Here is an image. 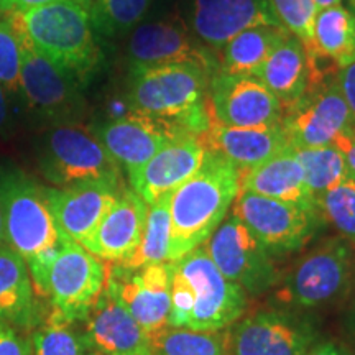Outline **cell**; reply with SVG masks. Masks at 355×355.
Returning a JSON list of instances; mask_svg holds the SVG:
<instances>
[{"label": "cell", "instance_id": "74e56055", "mask_svg": "<svg viewBox=\"0 0 355 355\" xmlns=\"http://www.w3.org/2000/svg\"><path fill=\"white\" fill-rule=\"evenodd\" d=\"M337 84L355 119V61L347 68L337 71Z\"/></svg>", "mask_w": 355, "mask_h": 355}, {"label": "cell", "instance_id": "83f0119b", "mask_svg": "<svg viewBox=\"0 0 355 355\" xmlns=\"http://www.w3.org/2000/svg\"><path fill=\"white\" fill-rule=\"evenodd\" d=\"M314 46L318 55L331 61L337 69L355 61V13L334 6L318 12L314 21Z\"/></svg>", "mask_w": 355, "mask_h": 355}, {"label": "cell", "instance_id": "5bb4252c", "mask_svg": "<svg viewBox=\"0 0 355 355\" xmlns=\"http://www.w3.org/2000/svg\"><path fill=\"white\" fill-rule=\"evenodd\" d=\"M105 286L148 336L168 326L171 306L168 261L146 265L139 270L107 263Z\"/></svg>", "mask_w": 355, "mask_h": 355}, {"label": "cell", "instance_id": "4fadbf2b", "mask_svg": "<svg viewBox=\"0 0 355 355\" xmlns=\"http://www.w3.org/2000/svg\"><path fill=\"white\" fill-rule=\"evenodd\" d=\"M19 30L21 37L20 92L24 94L26 104L38 115L55 122L56 125L74 123L86 105L79 91V83L37 51L20 26Z\"/></svg>", "mask_w": 355, "mask_h": 355}, {"label": "cell", "instance_id": "5b68a950", "mask_svg": "<svg viewBox=\"0 0 355 355\" xmlns=\"http://www.w3.org/2000/svg\"><path fill=\"white\" fill-rule=\"evenodd\" d=\"M12 15L37 51L79 84L86 83L101 66L102 53L96 30L87 8L81 3L58 0Z\"/></svg>", "mask_w": 355, "mask_h": 355}, {"label": "cell", "instance_id": "52a82bcc", "mask_svg": "<svg viewBox=\"0 0 355 355\" xmlns=\"http://www.w3.org/2000/svg\"><path fill=\"white\" fill-rule=\"evenodd\" d=\"M354 250L352 243L343 237L326 239L296 261L277 298L303 309L340 300L349 291L355 272Z\"/></svg>", "mask_w": 355, "mask_h": 355}, {"label": "cell", "instance_id": "9c48e42d", "mask_svg": "<svg viewBox=\"0 0 355 355\" xmlns=\"http://www.w3.org/2000/svg\"><path fill=\"white\" fill-rule=\"evenodd\" d=\"M232 216L245 224L272 257L301 250L324 222L314 209L243 191L235 198Z\"/></svg>", "mask_w": 355, "mask_h": 355}, {"label": "cell", "instance_id": "44dd1931", "mask_svg": "<svg viewBox=\"0 0 355 355\" xmlns=\"http://www.w3.org/2000/svg\"><path fill=\"white\" fill-rule=\"evenodd\" d=\"M322 56H311L291 35L278 44L261 66L257 78L277 97L283 109L296 104L311 87L334 76L322 69Z\"/></svg>", "mask_w": 355, "mask_h": 355}, {"label": "cell", "instance_id": "f35d334b", "mask_svg": "<svg viewBox=\"0 0 355 355\" xmlns=\"http://www.w3.org/2000/svg\"><path fill=\"white\" fill-rule=\"evenodd\" d=\"M53 2H58V0H0V15L28 12Z\"/></svg>", "mask_w": 355, "mask_h": 355}, {"label": "cell", "instance_id": "ac0fdd59", "mask_svg": "<svg viewBox=\"0 0 355 355\" xmlns=\"http://www.w3.org/2000/svg\"><path fill=\"white\" fill-rule=\"evenodd\" d=\"M146 216L148 204L132 188H123L91 237L81 245L109 263L125 261L140 245Z\"/></svg>", "mask_w": 355, "mask_h": 355}, {"label": "cell", "instance_id": "60d3db41", "mask_svg": "<svg viewBox=\"0 0 355 355\" xmlns=\"http://www.w3.org/2000/svg\"><path fill=\"white\" fill-rule=\"evenodd\" d=\"M306 355H345L339 347H336L334 344H321L313 350H309Z\"/></svg>", "mask_w": 355, "mask_h": 355}, {"label": "cell", "instance_id": "ab89813d", "mask_svg": "<svg viewBox=\"0 0 355 355\" xmlns=\"http://www.w3.org/2000/svg\"><path fill=\"white\" fill-rule=\"evenodd\" d=\"M334 146L344 155V159L345 163H347L350 175L355 178V137L352 135V130L345 132L343 135L337 137L334 141Z\"/></svg>", "mask_w": 355, "mask_h": 355}, {"label": "cell", "instance_id": "cb8c5ba5", "mask_svg": "<svg viewBox=\"0 0 355 355\" xmlns=\"http://www.w3.org/2000/svg\"><path fill=\"white\" fill-rule=\"evenodd\" d=\"M191 24L202 43L219 50L243 30L278 21L266 0H194Z\"/></svg>", "mask_w": 355, "mask_h": 355}, {"label": "cell", "instance_id": "d4e9b609", "mask_svg": "<svg viewBox=\"0 0 355 355\" xmlns=\"http://www.w3.org/2000/svg\"><path fill=\"white\" fill-rule=\"evenodd\" d=\"M241 191L318 211L304 183L303 166L300 163L298 153L291 145L273 155L261 165L241 173Z\"/></svg>", "mask_w": 355, "mask_h": 355}, {"label": "cell", "instance_id": "9a60e30c", "mask_svg": "<svg viewBox=\"0 0 355 355\" xmlns=\"http://www.w3.org/2000/svg\"><path fill=\"white\" fill-rule=\"evenodd\" d=\"M314 340L309 324L288 313L257 311L235 326L229 337L230 355H306Z\"/></svg>", "mask_w": 355, "mask_h": 355}, {"label": "cell", "instance_id": "4dcf8cb0", "mask_svg": "<svg viewBox=\"0 0 355 355\" xmlns=\"http://www.w3.org/2000/svg\"><path fill=\"white\" fill-rule=\"evenodd\" d=\"M79 322H71L50 309L43 321L32 331L33 355H84L89 344Z\"/></svg>", "mask_w": 355, "mask_h": 355}, {"label": "cell", "instance_id": "8992f818", "mask_svg": "<svg viewBox=\"0 0 355 355\" xmlns=\"http://www.w3.org/2000/svg\"><path fill=\"white\" fill-rule=\"evenodd\" d=\"M40 171L55 188L86 183L122 184V168L110 157L96 132L79 123H61L44 137Z\"/></svg>", "mask_w": 355, "mask_h": 355}, {"label": "cell", "instance_id": "6da1fadb", "mask_svg": "<svg viewBox=\"0 0 355 355\" xmlns=\"http://www.w3.org/2000/svg\"><path fill=\"white\" fill-rule=\"evenodd\" d=\"M170 265V318L168 326L196 331H220L247 309V293L219 272L199 245Z\"/></svg>", "mask_w": 355, "mask_h": 355}, {"label": "cell", "instance_id": "603a6c76", "mask_svg": "<svg viewBox=\"0 0 355 355\" xmlns=\"http://www.w3.org/2000/svg\"><path fill=\"white\" fill-rule=\"evenodd\" d=\"M199 140L204 148L219 153L241 173L261 165L290 146L283 123L265 127H227L209 123V128L199 137Z\"/></svg>", "mask_w": 355, "mask_h": 355}, {"label": "cell", "instance_id": "e0dca14e", "mask_svg": "<svg viewBox=\"0 0 355 355\" xmlns=\"http://www.w3.org/2000/svg\"><path fill=\"white\" fill-rule=\"evenodd\" d=\"M122 189V184L115 183H86L68 188L44 186V194L61 237L83 243Z\"/></svg>", "mask_w": 355, "mask_h": 355}, {"label": "cell", "instance_id": "ee69618b", "mask_svg": "<svg viewBox=\"0 0 355 355\" xmlns=\"http://www.w3.org/2000/svg\"><path fill=\"white\" fill-rule=\"evenodd\" d=\"M354 277H355V272H354ZM350 321H352V327L355 332V282H354V301H352V311H350Z\"/></svg>", "mask_w": 355, "mask_h": 355}, {"label": "cell", "instance_id": "b9f144b4", "mask_svg": "<svg viewBox=\"0 0 355 355\" xmlns=\"http://www.w3.org/2000/svg\"><path fill=\"white\" fill-rule=\"evenodd\" d=\"M7 121V97L6 89L0 86V127Z\"/></svg>", "mask_w": 355, "mask_h": 355}, {"label": "cell", "instance_id": "bcb514c9", "mask_svg": "<svg viewBox=\"0 0 355 355\" xmlns=\"http://www.w3.org/2000/svg\"><path fill=\"white\" fill-rule=\"evenodd\" d=\"M74 2H78V3H81L83 7H86V8H89L91 7V3L94 2V0H74Z\"/></svg>", "mask_w": 355, "mask_h": 355}, {"label": "cell", "instance_id": "4316f807", "mask_svg": "<svg viewBox=\"0 0 355 355\" xmlns=\"http://www.w3.org/2000/svg\"><path fill=\"white\" fill-rule=\"evenodd\" d=\"M279 25H257L247 28L219 48L217 69L230 74L257 76L277 46L288 37Z\"/></svg>", "mask_w": 355, "mask_h": 355}, {"label": "cell", "instance_id": "7c38bea8", "mask_svg": "<svg viewBox=\"0 0 355 355\" xmlns=\"http://www.w3.org/2000/svg\"><path fill=\"white\" fill-rule=\"evenodd\" d=\"M354 122L334 74L311 87L296 104L285 109L282 123L290 145L300 150L334 145L337 137L352 130Z\"/></svg>", "mask_w": 355, "mask_h": 355}, {"label": "cell", "instance_id": "8fae6325", "mask_svg": "<svg viewBox=\"0 0 355 355\" xmlns=\"http://www.w3.org/2000/svg\"><path fill=\"white\" fill-rule=\"evenodd\" d=\"M206 107L211 123L265 127L283 122L285 109L257 76L216 69L207 84Z\"/></svg>", "mask_w": 355, "mask_h": 355}, {"label": "cell", "instance_id": "8d00e7d4", "mask_svg": "<svg viewBox=\"0 0 355 355\" xmlns=\"http://www.w3.org/2000/svg\"><path fill=\"white\" fill-rule=\"evenodd\" d=\"M0 355H33L32 340L25 331L0 321Z\"/></svg>", "mask_w": 355, "mask_h": 355}, {"label": "cell", "instance_id": "3957f363", "mask_svg": "<svg viewBox=\"0 0 355 355\" xmlns=\"http://www.w3.org/2000/svg\"><path fill=\"white\" fill-rule=\"evenodd\" d=\"M209 76L189 64L130 66L128 105L137 114L166 123L176 137H199L209 128L206 107Z\"/></svg>", "mask_w": 355, "mask_h": 355}, {"label": "cell", "instance_id": "277c9868", "mask_svg": "<svg viewBox=\"0 0 355 355\" xmlns=\"http://www.w3.org/2000/svg\"><path fill=\"white\" fill-rule=\"evenodd\" d=\"M0 211L6 245L24 257L35 291L43 298L46 272L63 241L44 186L19 168H0Z\"/></svg>", "mask_w": 355, "mask_h": 355}, {"label": "cell", "instance_id": "7bdbcfd3", "mask_svg": "<svg viewBox=\"0 0 355 355\" xmlns=\"http://www.w3.org/2000/svg\"><path fill=\"white\" fill-rule=\"evenodd\" d=\"M314 2H316L318 10H322V8L340 6V3H343V0H314Z\"/></svg>", "mask_w": 355, "mask_h": 355}, {"label": "cell", "instance_id": "f1b7e54d", "mask_svg": "<svg viewBox=\"0 0 355 355\" xmlns=\"http://www.w3.org/2000/svg\"><path fill=\"white\" fill-rule=\"evenodd\" d=\"M230 332L166 326L148 336L153 355H229Z\"/></svg>", "mask_w": 355, "mask_h": 355}, {"label": "cell", "instance_id": "836d02e7", "mask_svg": "<svg viewBox=\"0 0 355 355\" xmlns=\"http://www.w3.org/2000/svg\"><path fill=\"white\" fill-rule=\"evenodd\" d=\"M148 6L150 0H94L87 12L96 32L112 37L135 28Z\"/></svg>", "mask_w": 355, "mask_h": 355}, {"label": "cell", "instance_id": "f546056e", "mask_svg": "<svg viewBox=\"0 0 355 355\" xmlns=\"http://www.w3.org/2000/svg\"><path fill=\"white\" fill-rule=\"evenodd\" d=\"M170 198H162L152 206H148L144 235L140 245L133 252L130 259L121 261L122 268L139 270L141 266L168 261V245H170L171 217H170Z\"/></svg>", "mask_w": 355, "mask_h": 355}, {"label": "cell", "instance_id": "30bf717a", "mask_svg": "<svg viewBox=\"0 0 355 355\" xmlns=\"http://www.w3.org/2000/svg\"><path fill=\"white\" fill-rule=\"evenodd\" d=\"M204 245L219 272L245 293L259 296L278 283L273 257L235 216L224 219Z\"/></svg>", "mask_w": 355, "mask_h": 355}, {"label": "cell", "instance_id": "c3c4849f", "mask_svg": "<svg viewBox=\"0 0 355 355\" xmlns=\"http://www.w3.org/2000/svg\"><path fill=\"white\" fill-rule=\"evenodd\" d=\"M349 6H350V10L355 13V0H349Z\"/></svg>", "mask_w": 355, "mask_h": 355}, {"label": "cell", "instance_id": "d6a6232c", "mask_svg": "<svg viewBox=\"0 0 355 355\" xmlns=\"http://www.w3.org/2000/svg\"><path fill=\"white\" fill-rule=\"evenodd\" d=\"M321 219L355 248V178L349 175L316 199Z\"/></svg>", "mask_w": 355, "mask_h": 355}, {"label": "cell", "instance_id": "ffe728a7", "mask_svg": "<svg viewBox=\"0 0 355 355\" xmlns=\"http://www.w3.org/2000/svg\"><path fill=\"white\" fill-rule=\"evenodd\" d=\"M96 135L128 176L139 171L155 153L176 137L166 123L133 110L105 122L97 128Z\"/></svg>", "mask_w": 355, "mask_h": 355}, {"label": "cell", "instance_id": "681fc988", "mask_svg": "<svg viewBox=\"0 0 355 355\" xmlns=\"http://www.w3.org/2000/svg\"><path fill=\"white\" fill-rule=\"evenodd\" d=\"M352 135L355 137V122H354V127H352Z\"/></svg>", "mask_w": 355, "mask_h": 355}, {"label": "cell", "instance_id": "ba28073f", "mask_svg": "<svg viewBox=\"0 0 355 355\" xmlns=\"http://www.w3.org/2000/svg\"><path fill=\"white\" fill-rule=\"evenodd\" d=\"M107 279V263L81 243L63 239L44 279L43 298L71 322H83L99 300Z\"/></svg>", "mask_w": 355, "mask_h": 355}, {"label": "cell", "instance_id": "f6af8a7d", "mask_svg": "<svg viewBox=\"0 0 355 355\" xmlns=\"http://www.w3.org/2000/svg\"><path fill=\"white\" fill-rule=\"evenodd\" d=\"M0 245H6V239H3V220H2V211H0Z\"/></svg>", "mask_w": 355, "mask_h": 355}, {"label": "cell", "instance_id": "d590c367", "mask_svg": "<svg viewBox=\"0 0 355 355\" xmlns=\"http://www.w3.org/2000/svg\"><path fill=\"white\" fill-rule=\"evenodd\" d=\"M21 37L10 13L0 15V86L10 94L20 92Z\"/></svg>", "mask_w": 355, "mask_h": 355}, {"label": "cell", "instance_id": "d6986e66", "mask_svg": "<svg viewBox=\"0 0 355 355\" xmlns=\"http://www.w3.org/2000/svg\"><path fill=\"white\" fill-rule=\"evenodd\" d=\"M130 66L189 64L212 74L217 69L216 56L204 51L189 35L173 21H153L133 30L128 42Z\"/></svg>", "mask_w": 355, "mask_h": 355}, {"label": "cell", "instance_id": "1f68e13d", "mask_svg": "<svg viewBox=\"0 0 355 355\" xmlns=\"http://www.w3.org/2000/svg\"><path fill=\"white\" fill-rule=\"evenodd\" d=\"M296 153L303 166L304 183L308 186L311 198L314 199V204L322 193L350 175L344 155L334 145L319 146V148H300L296 150Z\"/></svg>", "mask_w": 355, "mask_h": 355}, {"label": "cell", "instance_id": "7402d4cb", "mask_svg": "<svg viewBox=\"0 0 355 355\" xmlns=\"http://www.w3.org/2000/svg\"><path fill=\"white\" fill-rule=\"evenodd\" d=\"M83 322L89 347L104 355H153L148 334L107 286Z\"/></svg>", "mask_w": 355, "mask_h": 355}, {"label": "cell", "instance_id": "7a4b0ae2", "mask_svg": "<svg viewBox=\"0 0 355 355\" xmlns=\"http://www.w3.org/2000/svg\"><path fill=\"white\" fill-rule=\"evenodd\" d=\"M241 193V171L219 153L207 150L202 165L170 198L171 232L168 261L202 245Z\"/></svg>", "mask_w": 355, "mask_h": 355}, {"label": "cell", "instance_id": "2e32d148", "mask_svg": "<svg viewBox=\"0 0 355 355\" xmlns=\"http://www.w3.org/2000/svg\"><path fill=\"white\" fill-rule=\"evenodd\" d=\"M206 152L207 150L196 137H175L139 171L128 176L132 189L148 206L162 198L171 196L199 170Z\"/></svg>", "mask_w": 355, "mask_h": 355}, {"label": "cell", "instance_id": "484cf974", "mask_svg": "<svg viewBox=\"0 0 355 355\" xmlns=\"http://www.w3.org/2000/svg\"><path fill=\"white\" fill-rule=\"evenodd\" d=\"M38 300L24 257L0 245V321L32 332L44 318Z\"/></svg>", "mask_w": 355, "mask_h": 355}, {"label": "cell", "instance_id": "e575fe53", "mask_svg": "<svg viewBox=\"0 0 355 355\" xmlns=\"http://www.w3.org/2000/svg\"><path fill=\"white\" fill-rule=\"evenodd\" d=\"M266 3L278 25L298 40L308 55L316 56L314 21L319 12L316 2L314 0H266Z\"/></svg>", "mask_w": 355, "mask_h": 355}, {"label": "cell", "instance_id": "7dc6e473", "mask_svg": "<svg viewBox=\"0 0 355 355\" xmlns=\"http://www.w3.org/2000/svg\"><path fill=\"white\" fill-rule=\"evenodd\" d=\"M84 355H104V354L99 352V350H96V349H89Z\"/></svg>", "mask_w": 355, "mask_h": 355}]
</instances>
